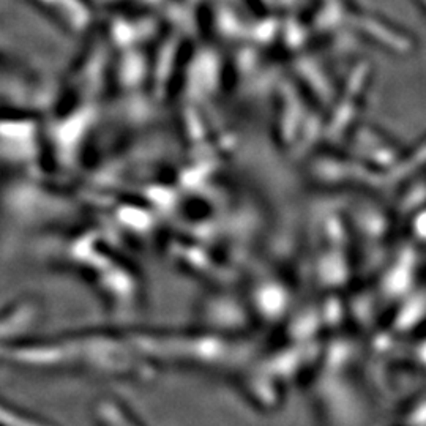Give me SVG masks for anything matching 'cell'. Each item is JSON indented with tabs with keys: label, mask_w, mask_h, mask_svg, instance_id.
I'll use <instances>...</instances> for the list:
<instances>
[{
	"label": "cell",
	"mask_w": 426,
	"mask_h": 426,
	"mask_svg": "<svg viewBox=\"0 0 426 426\" xmlns=\"http://www.w3.org/2000/svg\"><path fill=\"white\" fill-rule=\"evenodd\" d=\"M0 423L5 425H35L40 423L38 420L32 416V414H26L21 409H16L11 405H5L0 401Z\"/></svg>",
	"instance_id": "obj_1"
}]
</instances>
